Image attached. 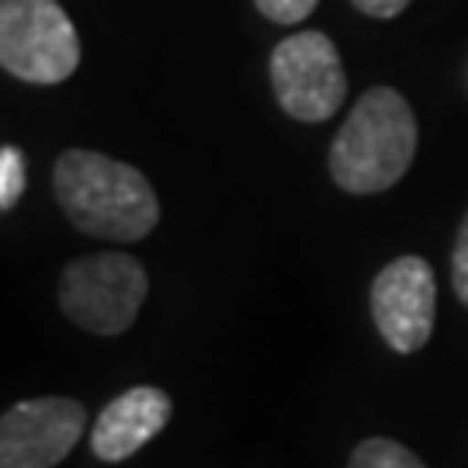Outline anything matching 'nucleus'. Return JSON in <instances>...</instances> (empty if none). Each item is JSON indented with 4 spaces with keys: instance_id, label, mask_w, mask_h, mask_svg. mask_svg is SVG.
Wrapping results in <instances>:
<instances>
[{
    "instance_id": "nucleus-1",
    "label": "nucleus",
    "mask_w": 468,
    "mask_h": 468,
    "mask_svg": "<svg viewBox=\"0 0 468 468\" xmlns=\"http://www.w3.org/2000/svg\"><path fill=\"white\" fill-rule=\"evenodd\" d=\"M52 195L80 233L112 243H135L160 222L150 177L98 150L59 153L52 164Z\"/></svg>"
},
{
    "instance_id": "nucleus-2",
    "label": "nucleus",
    "mask_w": 468,
    "mask_h": 468,
    "mask_svg": "<svg viewBox=\"0 0 468 468\" xmlns=\"http://www.w3.org/2000/svg\"><path fill=\"white\" fill-rule=\"evenodd\" d=\"M420 143L417 115L396 87H371L351 108L330 143V177L347 195H378L413 167Z\"/></svg>"
},
{
    "instance_id": "nucleus-3",
    "label": "nucleus",
    "mask_w": 468,
    "mask_h": 468,
    "mask_svg": "<svg viewBox=\"0 0 468 468\" xmlns=\"http://www.w3.org/2000/svg\"><path fill=\"white\" fill-rule=\"evenodd\" d=\"M150 295V274L133 253H87L59 278L63 316L94 336L125 334Z\"/></svg>"
},
{
    "instance_id": "nucleus-4",
    "label": "nucleus",
    "mask_w": 468,
    "mask_h": 468,
    "mask_svg": "<svg viewBox=\"0 0 468 468\" xmlns=\"http://www.w3.org/2000/svg\"><path fill=\"white\" fill-rule=\"evenodd\" d=\"M0 67L35 87L77 73L80 38L59 0H0Z\"/></svg>"
},
{
    "instance_id": "nucleus-5",
    "label": "nucleus",
    "mask_w": 468,
    "mask_h": 468,
    "mask_svg": "<svg viewBox=\"0 0 468 468\" xmlns=\"http://www.w3.org/2000/svg\"><path fill=\"white\" fill-rule=\"evenodd\" d=\"M271 87L282 112L316 125L334 118L347 101V69L334 38L323 32H295L271 52Z\"/></svg>"
},
{
    "instance_id": "nucleus-6",
    "label": "nucleus",
    "mask_w": 468,
    "mask_h": 468,
    "mask_svg": "<svg viewBox=\"0 0 468 468\" xmlns=\"http://www.w3.org/2000/svg\"><path fill=\"white\" fill-rule=\"evenodd\" d=\"M87 431L84 402L21 399L0 417V468H56Z\"/></svg>"
},
{
    "instance_id": "nucleus-7",
    "label": "nucleus",
    "mask_w": 468,
    "mask_h": 468,
    "mask_svg": "<svg viewBox=\"0 0 468 468\" xmlns=\"http://www.w3.org/2000/svg\"><path fill=\"white\" fill-rule=\"evenodd\" d=\"M371 316L392 351L417 354L434 334L437 316V282L431 264L417 253L385 264L371 282Z\"/></svg>"
},
{
    "instance_id": "nucleus-8",
    "label": "nucleus",
    "mask_w": 468,
    "mask_h": 468,
    "mask_svg": "<svg viewBox=\"0 0 468 468\" xmlns=\"http://www.w3.org/2000/svg\"><path fill=\"white\" fill-rule=\"evenodd\" d=\"M174 402L156 385H135L108 402L90 431V452L101 462H125L170 423Z\"/></svg>"
},
{
    "instance_id": "nucleus-9",
    "label": "nucleus",
    "mask_w": 468,
    "mask_h": 468,
    "mask_svg": "<svg viewBox=\"0 0 468 468\" xmlns=\"http://www.w3.org/2000/svg\"><path fill=\"white\" fill-rule=\"evenodd\" d=\"M347 468H427L410 448L392 437H368L354 448Z\"/></svg>"
},
{
    "instance_id": "nucleus-10",
    "label": "nucleus",
    "mask_w": 468,
    "mask_h": 468,
    "mask_svg": "<svg viewBox=\"0 0 468 468\" xmlns=\"http://www.w3.org/2000/svg\"><path fill=\"white\" fill-rule=\"evenodd\" d=\"M25 181H28L25 153L17 150V146H4L0 150V208L4 212H11L17 198L25 195Z\"/></svg>"
},
{
    "instance_id": "nucleus-11",
    "label": "nucleus",
    "mask_w": 468,
    "mask_h": 468,
    "mask_svg": "<svg viewBox=\"0 0 468 468\" xmlns=\"http://www.w3.org/2000/svg\"><path fill=\"white\" fill-rule=\"evenodd\" d=\"M257 4V11L268 17V21H274V25H299V21H305V17L316 11L319 0H253Z\"/></svg>"
},
{
    "instance_id": "nucleus-12",
    "label": "nucleus",
    "mask_w": 468,
    "mask_h": 468,
    "mask_svg": "<svg viewBox=\"0 0 468 468\" xmlns=\"http://www.w3.org/2000/svg\"><path fill=\"white\" fill-rule=\"evenodd\" d=\"M452 282L458 299L468 305V212L458 226V236H454V250H452Z\"/></svg>"
},
{
    "instance_id": "nucleus-13",
    "label": "nucleus",
    "mask_w": 468,
    "mask_h": 468,
    "mask_svg": "<svg viewBox=\"0 0 468 468\" xmlns=\"http://www.w3.org/2000/svg\"><path fill=\"white\" fill-rule=\"evenodd\" d=\"M351 4L361 15L378 17V21H388V17L402 15V11L410 7V0H351Z\"/></svg>"
}]
</instances>
